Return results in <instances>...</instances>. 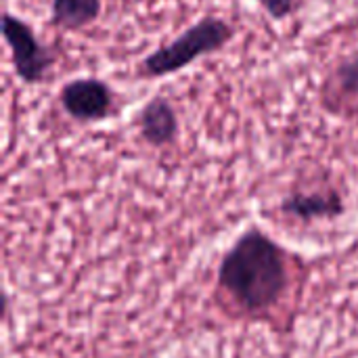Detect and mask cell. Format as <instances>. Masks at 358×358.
I'll list each match as a JSON object with an SVG mask.
<instances>
[{
	"label": "cell",
	"mask_w": 358,
	"mask_h": 358,
	"mask_svg": "<svg viewBox=\"0 0 358 358\" xmlns=\"http://www.w3.org/2000/svg\"><path fill=\"white\" fill-rule=\"evenodd\" d=\"M218 287L243 313L275 308L287 287V252L262 229L250 227L222 256Z\"/></svg>",
	"instance_id": "cell-1"
},
{
	"label": "cell",
	"mask_w": 358,
	"mask_h": 358,
	"mask_svg": "<svg viewBox=\"0 0 358 358\" xmlns=\"http://www.w3.org/2000/svg\"><path fill=\"white\" fill-rule=\"evenodd\" d=\"M235 38V27L222 19L208 15L187 29H182L172 42L157 46L153 52L143 57L138 63V76L147 80H157L174 76L195 61L220 52Z\"/></svg>",
	"instance_id": "cell-2"
},
{
	"label": "cell",
	"mask_w": 358,
	"mask_h": 358,
	"mask_svg": "<svg viewBox=\"0 0 358 358\" xmlns=\"http://www.w3.org/2000/svg\"><path fill=\"white\" fill-rule=\"evenodd\" d=\"M2 38L10 52V63L15 76L29 86L46 82L55 55L52 50L36 36L34 27L23 21L19 15L4 10L2 13Z\"/></svg>",
	"instance_id": "cell-3"
},
{
	"label": "cell",
	"mask_w": 358,
	"mask_h": 358,
	"mask_svg": "<svg viewBox=\"0 0 358 358\" xmlns=\"http://www.w3.org/2000/svg\"><path fill=\"white\" fill-rule=\"evenodd\" d=\"M59 105L78 124H99L115 113V90L94 76L71 78L59 90Z\"/></svg>",
	"instance_id": "cell-4"
},
{
	"label": "cell",
	"mask_w": 358,
	"mask_h": 358,
	"mask_svg": "<svg viewBox=\"0 0 358 358\" xmlns=\"http://www.w3.org/2000/svg\"><path fill=\"white\" fill-rule=\"evenodd\" d=\"M319 105L340 120H358V55L338 59L319 84Z\"/></svg>",
	"instance_id": "cell-5"
},
{
	"label": "cell",
	"mask_w": 358,
	"mask_h": 358,
	"mask_svg": "<svg viewBox=\"0 0 358 358\" xmlns=\"http://www.w3.org/2000/svg\"><path fill=\"white\" fill-rule=\"evenodd\" d=\"M134 124L143 143H147L153 149L172 147L180 136L178 111L174 103L164 94H155L153 99H149L138 109Z\"/></svg>",
	"instance_id": "cell-6"
},
{
	"label": "cell",
	"mask_w": 358,
	"mask_h": 358,
	"mask_svg": "<svg viewBox=\"0 0 358 358\" xmlns=\"http://www.w3.org/2000/svg\"><path fill=\"white\" fill-rule=\"evenodd\" d=\"M281 212L294 220H336L346 212L344 197L338 189L325 187L315 191H294L281 201Z\"/></svg>",
	"instance_id": "cell-7"
},
{
	"label": "cell",
	"mask_w": 358,
	"mask_h": 358,
	"mask_svg": "<svg viewBox=\"0 0 358 358\" xmlns=\"http://www.w3.org/2000/svg\"><path fill=\"white\" fill-rule=\"evenodd\" d=\"M101 0H50V25L59 31H82L99 21Z\"/></svg>",
	"instance_id": "cell-8"
},
{
	"label": "cell",
	"mask_w": 358,
	"mask_h": 358,
	"mask_svg": "<svg viewBox=\"0 0 358 358\" xmlns=\"http://www.w3.org/2000/svg\"><path fill=\"white\" fill-rule=\"evenodd\" d=\"M273 21H285L296 10V0H256Z\"/></svg>",
	"instance_id": "cell-9"
}]
</instances>
